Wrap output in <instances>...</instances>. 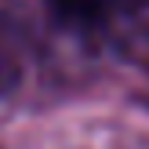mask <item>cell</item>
I'll return each instance as SVG.
<instances>
[{
    "label": "cell",
    "instance_id": "obj_1",
    "mask_svg": "<svg viewBox=\"0 0 149 149\" xmlns=\"http://www.w3.org/2000/svg\"><path fill=\"white\" fill-rule=\"evenodd\" d=\"M47 4L77 26H98V22H109L131 7L146 4V0H47Z\"/></svg>",
    "mask_w": 149,
    "mask_h": 149
}]
</instances>
